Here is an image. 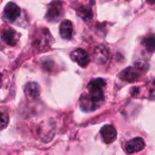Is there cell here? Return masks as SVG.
<instances>
[{"instance_id":"cell-2","label":"cell","mask_w":155,"mask_h":155,"mask_svg":"<svg viewBox=\"0 0 155 155\" xmlns=\"http://www.w3.org/2000/svg\"><path fill=\"white\" fill-rule=\"evenodd\" d=\"M53 37L46 28H40L33 35V45L36 50L45 51L51 46Z\"/></svg>"},{"instance_id":"cell-5","label":"cell","mask_w":155,"mask_h":155,"mask_svg":"<svg viewBox=\"0 0 155 155\" xmlns=\"http://www.w3.org/2000/svg\"><path fill=\"white\" fill-rule=\"evenodd\" d=\"M20 13H21V10L19 6L12 2L8 3L4 9V15L5 19L8 20L9 22L15 21L20 15Z\"/></svg>"},{"instance_id":"cell-8","label":"cell","mask_w":155,"mask_h":155,"mask_svg":"<svg viewBox=\"0 0 155 155\" xmlns=\"http://www.w3.org/2000/svg\"><path fill=\"white\" fill-rule=\"evenodd\" d=\"M74 9L77 13V15L83 18L84 21H88L92 19L93 17V10L90 5L88 4H84V3H79L76 6H74Z\"/></svg>"},{"instance_id":"cell-10","label":"cell","mask_w":155,"mask_h":155,"mask_svg":"<svg viewBox=\"0 0 155 155\" xmlns=\"http://www.w3.org/2000/svg\"><path fill=\"white\" fill-rule=\"evenodd\" d=\"M101 135H102L103 140L106 143H111L116 138L117 134H116V130L114 129V126H112V125H104L101 129Z\"/></svg>"},{"instance_id":"cell-16","label":"cell","mask_w":155,"mask_h":155,"mask_svg":"<svg viewBox=\"0 0 155 155\" xmlns=\"http://www.w3.org/2000/svg\"><path fill=\"white\" fill-rule=\"evenodd\" d=\"M146 2L150 5H153L155 4V0H146Z\"/></svg>"},{"instance_id":"cell-7","label":"cell","mask_w":155,"mask_h":155,"mask_svg":"<svg viewBox=\"0 0 155 155\" xmlns=\"http://www.w3.org/2000/svg\"><path fill=\"white\" fill-rule=\"evenodd\" d=\"M19 39H20V34H18L16 31L11 28L5 29L2 33V40L10 46L15 45Z\"/></svg>"},{"instance_id":"cell-6","label":"cell","mask_w":155,"mask_h":155,"mask_svg":"<svg viewBox=\"0 0 155 155\" xmlns=\"http://www.w3.org/2000/svg\"><path fill=\"white\" fill-rule=\"evenodd\" d=\"M108 57H109V51L104 45H100L94 49L93 58L95 63L104 64L108 60Z\"/></svg>"},{"instance_id":"cell-9","label":"cell","mask_w":155,"mask_h":155,"mask_svg":"<svg viewBox=\"0 0 155 155\" xmlns=\"http://www.w3.org/2000/svg\"><path fill=\"white\" fill-rule=\"evenodd\" d=\"M144 146H145V143H144L143 139L137 137V138H134V139L129 141L126 143L125 150L129 153H134L142 151L144 148Z\"/></svg>"},{"instance_id":"cell-12","label":"cell","mask_w":155,"mask_h":155,"mask_svg":"<svg viewBox=\"0 0 155 155\" xmlns=\"http://www.w3.org/2000/svg\"><path fill=\"white\" fill-rule=\"evenodd\" d=\"M139 76H140V74L138 70L134 67H128L121 73V78L130 83L137 81Z\"/></svg>"},{"instance_id":"cell-3","label":"cell","mask_w":155,"mask_h":155,"mask_svg":"<svg viewBox=\"0 0 155 155\" xmlns=\"http://www.w3.org/2000/svg\"><path fill=\"white\" fill-rule=\"evenodd\" d=\"M63 15V5L59 0H54L50 4L45 18L48 22H56Z\"/></svg>"},{"instance_id":"cell-11","label":"cell","mask_w":155,"mask_h":155,"mask_svg":"<svg viewBox=\"0 0 155 155\" xmlns=\"http://www.w3.org/2000/svg\"><path fill=\"white\" fill-rule=\"evenodd\" d=\"M59 32H60V35L64 39H71L73 35V32H74V27H73V24L71 23V21L64 20L60 25Z\"/></svg>"},{"instance_id":"cell-14","label":"cell","mask_w":155,"mask_h":155,"mask_svg":"<svg viewBox=\"0 0 155 155\" xmlns=\"http://www.w3.org/2000/svg\"><path fill=\"white\" fill-rule=\"evenodd\" d=\"M143 45L145 47V49L150 52L153 53L155 51V35H151L146 36L143 40Z\"/></svg>"},{"instance_id":"cell-15","label":"cell","mask_w":155,"mask_h":155,"mask_svg":"<svg viewBox=\"0 0 155 155\" xmlns=\"http://www.w3.org/2000/svg\"><path fill=\"white\" fill-rule=\"evenodd\" d=\"M8 124V114L4 108L1 109V129H5Z\"/></svg>"},{"instance_id":"cell-13","label":"cell","mask_w":155,"mask_h":155,"mask_svg":"<svg viewBox=\"0 0 155 155\" xmlns=\"http://www.w3.org/2000/svg\"><path fill=\"white\" fill-rule=\"evenodd\" d=\"M25 94L28 98L35 99L38 97L40 94V87L36 83H34V82L28 83L25 86Z\"/></svg>"},{"instance_id":"cell-1","label":"cell","mask_w":155,"mask_h":155,"mask_svg":"<svg viewBox=\"0 0 155 155\" xmlns=\"http://www.w3.org/2000/svg\"><path fill=\"white\" fill-rule=\"evenodd\" d=\"M105 86V80L97 78L92 80L88 86V93L84 94L80 98V105L84 111L91 112L98 109L104 100V87Z\"/></svg>"},{"instance_id":"cell-4","label":"cell","mask_w":155,"mask_h":155,"mask_svg":"<svg viewBox=\"0 0 155 155\" xmlns=\"http://www.w3.org/2000/svg\"><path fill=\"white\" fill-rule=\"evenodd\" d=\"M71 59L77 63L81 67H86L90 63L88 54L84 49H75L71 53Z\"/></svg>"}]
</instances>
